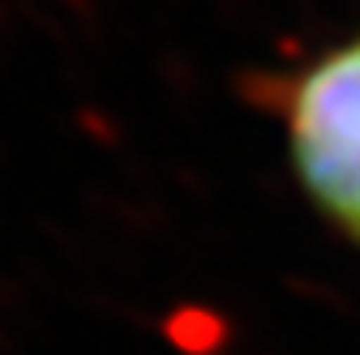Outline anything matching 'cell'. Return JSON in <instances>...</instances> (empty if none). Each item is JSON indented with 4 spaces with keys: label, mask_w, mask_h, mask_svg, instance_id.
<instances>
[{
    "label": "cell",
    "mask_w": 360,
    "mask_h": 355,
    "mask_svg": "<svg viewBox=\"0 0 360 355\" xmlns=\"http://www.w3.org/2000/svg\"><path fill=\"white\" fill-rule=\"evenodd\" d=\"M266 103L304 201L360 253V34L275 73Z\"/></svg>",
    "instance_id": "obj_1"
}]
</instances>
